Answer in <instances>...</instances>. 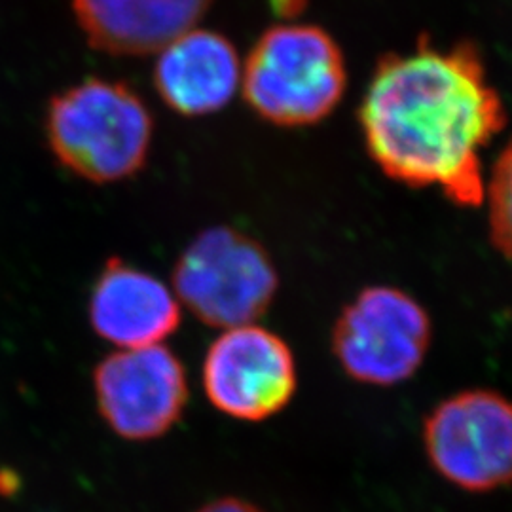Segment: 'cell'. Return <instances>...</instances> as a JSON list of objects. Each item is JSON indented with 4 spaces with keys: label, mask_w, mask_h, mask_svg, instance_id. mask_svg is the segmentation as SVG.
Segmentation results:
<instances>
[{
    "label": "cell",
    "mask_w": 512,
    "mask_h": 512,
    "mask_svg": "<svg viewBox=\"0 0 512 512\" xmlns=\"http://www.w3.org/2000/svg\"><path fill=\"white\" fill-rule=\"evenodd\" d=\"M507 120L478 46L459 42L444 52L427 37L378 61L359 109L368 156L389 179L439 186L459 207L484 202L480 152Z\"/></svg>",
    "instance_id": "cell-1"
},
{
    "label": "cell",
    "mask_w": 512,
    "mask_h": 512,
    "mask_svg": "<svg viewBox=\"0 0 512 512\" xmlns=\"http://www.w3.org/2000/svg\"><path fill=\"white\" fill-rule=\"evenodd\" d=\"M154 124L145 101L124 82L88 78L57 93L46 114L55 158L95 184L137 175L148 160Z\"/></svg>",
    "instance_id": "cell-2"
},
{
    "label": "cell",
    "mask_w": 512,
    "mask_h": 512,
    "mask_svg": "<svg viewBox=\"0 0 512 512\" xmlns=\"http://www.w3.org/2000/svg\"><path fill=\"white\" fill-rule=\"evenodd\" d=\"M346 59L317 25L281 23L256 40L241 73V90L256 114L281 128L325 120L346 93Z\"/></svg>",
    "instance_id": "cell-3"
},
{
    "label": "cell",
    "mask_w": 512,
    "mask_h": 512,
    "mask_svg": "<svg viewBox=\"0 0 512 512\" xmlns=\"http://www.w3.org/2000/svg\"><path fill=\"white\" fill-rule=\"evenodd\" d=\"M279 277L270 253L230 226H211L175 262L173 291L192 315L217 329L255 325L274 302Z\"/></svg>",
    "instance_id": "cell-4"
},
{
    "label": "cell",
    "mask_w": 512,
    "mask_h": 512,
    "mask_svg": "<svg viewBox=\"0 0 512 512\" xmlns=\"http://www.w3.org/2000/svg\"><path fill=\"white\" fill-rule=\"evenodd\" d=\"M431 334V317L416 298L376 285L363 289L338 315L332 351L351 380L391 387L418 372Z\"/></svg>",
    "instance_id": "cell-5"
},
{
    "label": "cell",
    "mask_w": 512,
    "mask_h": 512,
    "mask_svg": "<svg viewBox=\"0 0 512 512\" xmlns=\"http://www.w3.org/2000/svg\"><path fill=\"white\" fill-rule=\"evenodd\" d=\"M423 444L435 471L461 490L511 486L512 401L490 389L452 395L427 416Z\"/></svg>",
    "instance_id": "cell-6"
},
{
    "label": "cell",
    "mask_w": 512,
    "mask_h": 512,
    "mask_svg": "<svg viewBox=\"0 0 512 512\" xmlns=\"http://www.w3.org/2000/svg\"><path fill=\"white\" fill-rule=\"evenodd\" d=\"M93 387L110 431L135 442L167 435L188 401L183 363L162 344L110 353L95 368Z\"/></svg>",
    "instance_id": "cell-7"
},
{
    "label": "cell",
    "mask_w": 512,
    "mask_h": 512,
    "mask_svg": "<svg viewBox=\"0 0 512 512\" xmlns=\"http://www.w3.org/2000/svg\"><path fill=\"white\" fill-rule=\"evenodd\" d=\"M202 374L207 399L234 420H268L296 391L289 344L258 325L224 330L207 349Z\"/></svg>",
    "instance_id": "cell-8"
},
{
    "label": "cell",
    "mask_w": 512,
    "mask_h": 512,
    "mask_svg": "<svg viewBox=\"0 0 512 512\" xmlns=\"http://www.w3.org/2000/svg\"><path fill=\"white\" fill-rule=\"evenodd\" d=\"M88 315L93 330L120 349L162 344L181 325L175 293L120 258H110L97 275Z\"/></svg>",
    "instance_id": "cell-9"
},
{
    "label": "cell",
    "mask_w": 512,
    "mask_h": 512,
    "mask_svg": "<svg viewBox=\"0 0 512 512\" xmlns=\"http://www.w3.org/2000/svg\"><path fill=\"white\" fill-rule=\"evenodd\" d=\"M236 46L207 29H190L158 52L154 86L181 116L198 118L224 109L241 86Z\"/></svg>",
    "instance_id": "cell-10"
},
{
    "label": "cell",
    "mask_w": 512,
    "mask_h": 512,
    "mask_svg": "<svg viewBox=\"0 0 512 512\" xmlns=\"http://www.w3.org/2000/svg\"><path fill=\"white\" fill-rule=\"evenodd\" d=\"M213 0H73L82 33L110 55L158 54L173 38L198 27Z\"/></svg>",
    "instance_id": "cell-11"
},
{
    "label": "cell",
    "mask_w": 512,
    "mask_h": 512,
    "mask_svg": "<svg viewBox=\"0 0 512 512\" xmlns=\"http://www.w3.org/2000/svg\"><path fill=\"white\" fill-rule=\"evenodd\" d=\"M490 238L495 249L512 260V139L499 154L488 184Z\"/></svg>",
    "instance_id": "cell-12"
},
{
    "label": "cell",
    "mask_w": 512,
    "mask_h": 512,
    "mask_svg": "<svg viewBox=\"0 0 512 512\" xmlns=\"http://www.w3.org/2000/svg\"><path fill=\"white\" fill-rule=\"evenodd\" d=\"M198 512H264L260 511L256 505L245 501V499H238V497H222V499H215L207 505H203L202 509Z\"/></svg>",
    "instance_id": "cell-13"
}]
</instances>
